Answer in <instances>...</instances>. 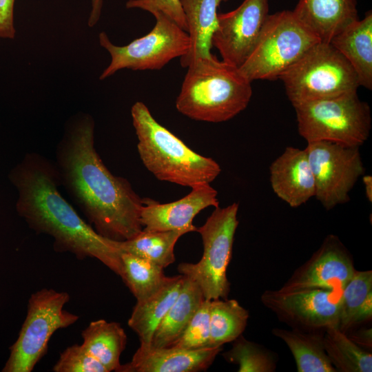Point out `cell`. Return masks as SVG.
I'll use <instances>...</instances> for the list:
<instances>
[{
    "label": "cell",
    "instance_id": "6da1fadb",
    "mask_svg": "<svg viewBox=\"0 0 372 372\" xmlns=\"http://www.w3.org/2000/svg\"><path fill=\"white\" fill-rule=\"evenodd\" d=\"M94 127L88 114L71 118L56 147L54 163L61 185L94 230L107 239L124 241L143 229V198L127 179L105 167L94 147Z\"/></svg>",
    "mask_w": 372,
    "mask_h": 372
},
{
    "label": "cell",
    "instance_id": "7a4b0ae2",
    "mask_svg": "<svg viewBox=\"0 0 372 372\" xmlns=\"http://www.w3.org/2000/svg\"><path fill=\"white\" fill-rule=\"evenodd\" d=\"M17 191L16 211L30 229L54 239L56 252L72 254L78 260L92 258L124 278L121 251L114 240L99 235L61 196L55 163L43 156L27 153L9 172Z\"/></svg>",
    "mask_w": 372,
    "mask_h": 372
},
{
    "label": "cell",
    "instance_id": "3957f363",
    "mask_svg": "<svg viewBox=\"0 0 372 372\" xmlns=\"http://www.w3.org/2000/svg\"><path fill=\"white\" fill-rule=\"evenodd\" d=\"M176 107L196 121H228L248 105L252 95L251 81L238 68L211 54L197 59L187 68Z\"/></svg>",
    "mask_w": 372,
    "mask_h": 372
},
{
    "label": "cell",
    "instance_id": "277c9868",
    "mask_svg": "<svg viewBox=\"0 0 372 372\" xmlns=\"http://www.w3.org/2000/svg\"><path fill=\"white\" fill-rule=\"evenodd\" d=\"M131 116L140 158L158 180L193 187L209 184L220 173L217 162L188 147L158 123L143 102L132 105Z\"/></svg>",
    "mask_w": 372,
    "mask_h": 372
},
{
    "label": "cell",
    "instance_id": "5b68a950",
    "mask_svg": "<svg viewBox=\"0 0 372 372\" xmlns=\"http://www.w3.org/2000/svg\"><path fill=\"white\" fill-rule=\"evenodd\" d=\"M292 105L357 92L356 74L330 43L318 42L280 77Z\"/></svg>",
    "mask_w": 372,
    "mask_h": 372
},
{
    "label": "cell",
    "instance_id": "8992f818",
    "mask_svg": "<svg viewBox=\"0 0 372 372\" xmlns=\"http://www.w3.org/2000/svg\"><path fill=\"white\" fill-rule=\"evenodd\" d=\"M293 106L298 133L307 143L327 141L360 147L369 136L370 107L357 92Z\"/></svg>",
    "mask_w": 372,
    "mask_h": 372
},
{
    "label": "cell",
    "instance_id": "52a82bcc",
    "mask_svg": "<svg viewBox=\"0 0 372 372\" xmlns=\"http://www.w3.org/2000/svg\"><path fill=\"white\" fill-rule=\"evenodd\" d=\"M318 42L292 11L269 14L253 50L238 69L251 82L278 79Z\"/></svg>",
    "mask_w": 372,
    "mask_h": 372
},
{
    "label": "cell",
    "instance_id": "ba28073f",
    "mask_svg": "<svg viewBox=\"0 0 372 372\" xmlns=\"http://www.w3.org/2000/svg\"><path fill=\"white\" fill-rule=\"evenodd\" d=\"M70 296L43 288L30 296L27 315L3 372H31L46 354L50 339L59 329L74 324L79 317L64 309Z\"/></svg>",
    "mask_w": 372,
    "mask_h": 372
},
{
    "label": "cell",
    "instance_id": "9c48e42d",
    "mask_svg": "<svg viewBox=\"0 0 372 372\" xmlns=\"http://www.w3.org/2000/svg\"><path fill=\"white\" fill-rule=\"evenodd\" d=\"M238 203L215 210L203 225L197 228L203 240V253L196 263L183 262L178 272L195 282L205 299H227L230 283L227 269L232 256L234 235L238 225Z\"/></svg>",
    "mask_w": 372,
    "mask_h": 372
},
{
    "label": "cell",
    "instance_id": "30bf717a",
    "mask_svg": "<svg viewBox=\"0 0 372 372\" xmlns=\"http://www.w3.org/2000/svg\"><path fill=\"white\" fill-rule=\"evenodd\" d=\"M152 15L156 23L150 32L125 45H116L105 32L99 33V44L111 57L110 64L99 76L100 80L123 69L161 70L172 59L187 53L189 48L187 32L162 12H156Z\"/></svg>",
    "mask_w": 372,
    "mask_h": 372
},
{
    "label": "cell",
    "instance_id": "8fae6325",
    "mask_svg": "<svg viewBox=\"0 0 372 372\" xmlns=\"http://www.w3.org/2000/svg\"><path fill=\"white\" fill-rule=\"evenodd\" d=\"M315 180V197L327 210L349 200V192L365 168L360 147L327 141L305 148Z\"/></svg>",
    "mask_w": 372,
    "mask_h": 372
},
{
    "label": "cell",
    "instance_id": "7c38bea8",
    "mask_svg": "<svg viewBox=\"0 0 372 372\" xmlns=\"http://www.w3.org/2000/svg\"><path fill=\"white\" fill-rule=\"evenodd\" d=\"M342 291L315 289L296 291L266 290L262 304L291 329L324 332L338 327Z\"/></svg>",
    "mask_w": 372,
    "mask_h": 372
},
{
    "label": "cell",
    "instance_id": "4fadbf2b",
    "mask_svg": "<svg viewBox=\"0 0 372 372\" xmlns=\"http://www.w3.org/2000/svg\"><path fill=\"white\" fill-rule=\"evenodd\" d=\"M268 15V0H244L235 10L218 13L211 45L222 61L239 68L253 50Z\"/></svg>",
    "mask_w": 372,
    "mask_h": 372
},
{
    "label": "cell",
    "instance_id": "5bb4252c",
    "mask_svg": "<svg viewBox=\"0 0 372 372\" xmlns=\"http://www.w3.org/2000/svg\"><path fill=\"white\" fill-rule=\"evenodd\" d=\"M355 270L347 248L337 236L330 234L279 289L287 292L315 289L342 291Z\"/></svg>",
    "mask_w": 372,
    "mask_h": 372
},
{
    "label": "cell",
    "instance_id": "9a60e30c",
    "mask_svg": "<svg viewBox=\"0 0 372 372\" xmlns=\"http://www.w3.org/2000/svg\"><path fill=\"white\" fill-rule=\"evenodd\" d=\"M217 191L209 183L192 187L187 196L176 201L161 204L150 198H143L140 221L145 231L187 229L196 231L194 217L203 209L218 207Z\"/></svg>",
    "mask_w": 372,
    "mask_h": 372
},
{
    "label": "cell",
    "instance_id": "2e32d148",
    "mask_svg": "<svg viewBox=\"0 0 372 372\" xmlns=\"http://www.w3.org/2000/svg\"><path fill=\"white\" fill-rule=\"evenodd\" d=\"M223 347L187 349L140 345L130 362L116 372H198L207 369Z\"/></svg>",
    "mask_w": 372,
    "mask_h": 372
},
{
    "label": "cell",
    "instance_id": "e0dca14e",
    "mask_svg": "<svg viewBox=\"0 0 372 372\" xmlns=\"http://www.w3.org/2000/svg\"><path fill=\"white\" fill-rule=\"evenodd\" d=\"M273 192L291 207L315 197L314 177L304 149L287 147L269 167Z\"/></svg>",
    "mask_w": 372,
    "mask_h": 372
},
{
    "label": "cell",
    "instance_id": "ac0fdd59",
    "mask_svg": "<svg viewBox=\"0 0 372 372\" xmlns=\"http://www.w3.org/2000/svg\"><path fill=\"white\" fill-rule=\"evenodd\" d=\"M320 42L330 43L358 18L356 0H299L292 11Z\"/></svg>",
    "mask_w": 372,
    "mask_h": 372
},
{
    "label": "cell",
    "instance_id": "d6986e66",
    "mask_svg": "<svg viewBox=\"0 0 372 372\" xmlns=\"http://www.w3.org/2000/svg\"><path fill=\"white\" fill-rule=\"evenodd\" d=\"M330 43L354 70L360 86L372 89V13L358 19L335 35Z\"/></svg>",
    "mask_w": 372,
    "mask_h": 372
},
{
    "label": "cell",
    "instance_id": "ffe728a7",
    "mask_svg": "<svg viewBox=\"0 0 372 372\" xmlns=\"http://www.w3.org/2000/svg\"><path fill=\"white\" fill-rule=\"evenodd\" d=\"M229 0H180L189 38V48L180 58V65L187 68L198 59L209 56L211 37L217 27L218 8Z\"/></svg>",
    "mask_w": 372,
    "mask_h": 372
},
{
    "label": "cell",
    "instance_id": "44dd1931",
    "mask_svg": "<svg viewBox=\"0 0 372 372\" xmlns=\"http://www.w3.org/2000/svg\"><path fill=\"white\" fill-rule=\"evenodd\" d=\"M205 300L199 286L184 276L183 283L176 300L156 327L148 347H170L181 335Z\"/></svg>",
    "mask_w": 372,
    "mask_h": 372
},
{
    "label": "cell",
    "instance_id": "7402d4cb",
    "mask_svg": "<svg viewBox=\"0 0 372 372\" xmlns=\"http://www.w3.org/2000/svg\"><path fill=\"white\" fill-rule=\"evenodd\" d=\"M184 280L180 274L149 298L136 302L127 324L138 336L140 345L148 347L153 334L176 300Z\"/></svg>",
    "mask_w": 372,
    "mask_h": 372
},
{
    "label": "cell",
    "instance_id": "603a6c76",
    "mask_svg": "<svg viewBox=\"0 0 372 372\" xmlns=\"http://www.w3.org/2000/svg\"><path fill=\"white\" fill-rule=\"evenodd\" d=\"M372 318V271L355 270L342 291L338 329L347 334Z\"/></svg>",
    "mask_w": 372,
    "mask_h": 372
},
{
    "label": "cell",
    "instance_id": "cb8c5ba5",
    "mask_svg": "<svg viewBox=\"0 0 372 372\" xmlns=\"http://www.w3.org/2000/svg\"><path fill=\"white\" fill-rule=\"evenodd\" d=\"M82 346L107 372L120 366V357L127 343V335L121 324L100 319L92 321L82 331Z\"/></svg>",
    "mask_w": 372,
    "mask_h": 372
},
{
    "label": "cell",
    "instance_id": "d4e9b609",
    "mask_svg": "<svg viewBox=\"0 0 372 372\" xmlns=\"http://www.w3.org/2000/svg\"><path fill=\"white\" fill-rule=\"evenodd\" d=\"M271 333L287 344L298 372H337L324 349V332L273 328Z\"/></svg>",
    "mask_w": 372,
    "mask_h": 372
},
{
    "label": "cell",
    "instance_id": "484cf974",
    "mask_svg": "<svg viewBox=\"0 0 372 372\" xmlns=\"http://www.w3.org/2000/svg\"><path fill=\"white\" fill-rule=\"evenodd\" d=\"M187 229L170 231H142L134 237L124 240L114 241L121 252L128 253L149 260L163 268L175 261L174 247Z\"/></svg>",
    "mask_w": 372,
    "mask_h": 372
},
{
    "label": "cell",
    "instance_id": "4316f807",
    "mask_svg": "<svg viewBox=\"0 0 372 372\" xmlns=\"http://www.w3.org/2000/svg\"><path fill=\"white\" fill-rule=\"evenodd\" d=\"M249 317V311L236 300H211L208 347L234 341L244 332Z\"/></svg>",
    "mask_w": 372,
    "mask_h": 372
},
{
    "label": "cell",
    "instance_id": "83f0119b",
    "mask_svg": "<svg viewBox=\"0 0 372 372\" xmlns=\"http://www.w3.org/2000/svg\"><path fill=\"white\" fill-rule=\"evenodd\" d=\"M123 281L135 297L143 301L158 291L172 277L166 276L162 267L146 259L122 252Z\"/></svg>",
    "mask_w": 372,
    "mask_h": 372
},
{
    "label": "cell",
    "instance_id": "f1b7e54d",
    "mask_svg": "<svg viewBox=\"0 0 372 372\" xmlns=\"http://www.w3.org/2000/svg\"><path fill=\"white\" fill-rule=\"evenodd\" d=\"M325 351L337 372H371V352L362 349L338 327L325 330Z\"/></svg>",
    "mask_w": 372,
    "mask_h": 372
},
{
    "label": "cell",
    "instance_id": "f546056e",
    "mask_svg": "<svg viewBox=\"0 0 372 372\" xmlns=\"http://www.w3.org/2000/svg\"><path fill=\"white\" fill-rule=\"evenodd\" d=\"M228 362L238 364V372H273L278 358L264 346L240 335L233 341L232 348L223 354Z\"/></svg>",
    "mask_w": 372,
    "mask_h": 372
},
{
    "label": "cell",
    "instance_id": "4dcf8cb0",
    "mask_svg": "<svg viewBox=\"0 0 372 372\" xmlns=\"http://www.w3.org/2000/svg\"><path fill=\"white\" fill-rule=\"evenodd\" d=\"M211 300H205L181 335L170 346L187 349L208 347Z\"/></svg>",
    "mask_w": 372,
    "mask_h": 372
},
{
    "label": "cell",
    "instance_id": "1f68e13d",
    "mask_svg": "<svg viewBox=\"0 0 372 372\" xmlns=\"http://www.w3.org/2000/svg\"><path fill=\"white\" fill-rule=\"evenodd\" d=\"M54 372H107L82 344H73L60 353L54 365Z\"/></svg>",
    "mask_w": 372,
    "mask_h": 372
},
{
    "label": "cell",
    "instance_id": "d6a6232c",
    "mask_svg": "<svg viewBox=\"0 0 372 372\" xmlns=\"http://www.w3.org/2000/svg\"><path fill=\"white\" fill-rule=\"evenodd\" d=\"M125 7L127 9H141L152 14L156 12H162L187 32L185 15L180 0H128Z\"/></svg>",
    "mask_w": 372,
    "mask_h": 372
},
{
    "label": "cell",
    "instance_id": "836d02e7",
    "mask_svg": "<svg viewBox=\"0 0 372 372\" xmlns=\"http://www.w3.org/2000/svg\"><path fill=\"white\" fill-rule=\"evenodd\" d=\"M15 0H0V38L14 39L16 29L14 21Z\"/></svg>",
    "mask_w": 372,
    "mask_h": 372
},
{
    "label": "cell",
    "instance_id": "e575fe53",
    "mask_svg": "<svg viewBox=\"0 0 372 372\" xmlns=\"http://www.w3.org/2000/svg\"><path fill=\"white\" fill-rule=\"evenodd\" d=\"M358 346L369 351L372 347L371 329L358 328L347 334ZM371 352V351H370Z\"/></svg>",
    "mask_w": 372,
    "mask_h": 372
},
{
    "label": "cell",
    "instance_id": "d590c367",
    "mask_svg": "<svg viewBox=\"0 0 372 372\" xmlns=\"http://www.w3.org/2000/svg\"><path fill=\"white\" fill-rule=\"evenodd\" d=\"M104 0H90V11L87 20V25L93 28L99 22L103 6Z\"/></svg>",
    "mask_w": 372,
    "mask_h": 372
},
{
    "label": "cell",
    "instance_id": "8d00e7d4",
    "mask_svg": "<svg viewBox=\"0 0 372 372\" xmlns=\"http://www.w3.org/2000/svg\"><path fill=\"white\" fill-rule=\"evenodd\" d=\"M363 183L365 188L366 196L371 203L372 202V177L371 176H363Z\"/></svg>",
    "mask_w": 372,
    "mask_h": 372
}]
</instances>
